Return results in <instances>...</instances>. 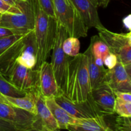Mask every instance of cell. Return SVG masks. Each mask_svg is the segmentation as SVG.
Listing matches in <instances>:
<instances>
[{
	"mask_svg": "<svg viewBox=\"0 0 131 131\" xmlns=\"http://www.w3.org/2000/svg\"><path fill=\"white\" fill-rule=\"evenodd\" d=\"M88 51L69 60L62 92L73 102H84L91 92L88 75Z\"/></svg>",
	"mask_w": 131,
	"mask_h": 131,
	"instance_id": "obj_1",
	"label": "cell"
},
{
	"mask_svg": "<svg viewBox=\"0 0 131 131\" xmlns=\"http://www.w3.org/2000/svg\"><path fill=\"white\" fill-rule=\"evenodd\" d=\"M35 10V26L33 31L37 47V62L35 69L47 61L52 51L56 38L57 22L49 16L40 6L38 0H31Z\"/></svg>",
	"mask_w": 131,
	"mask_h": 131,
	"instance_id": "obj_2",
	"label": "cell"
},
{
	"mask_svg": "<svg viewBox=\"0 0 131 131\" xmlns=\"http://www.w3.org/2000/svg\"><path fill=\"white\" fill-rule=\"evenodd\" d=\"M56 22L66 30L69 37H85L88 28L70 0H52Z\"/></svg>",
	"mask_w": 131,
	"mask_h": 131,
	"instance_id": "obj_3",
	"label": "cell"
},
{
	"mask_svg": "<svg viewBox=\"0 0 131 131\" xmlns=\"http://www.w3.org/2000/svg\"><path fill=\"white\" fill-rule=\"evenodd\" d=\"M99 37L108 47L110 52L116 55L124 66H131V33H118L104 26L97 28Z\"/></svg>",
	"mask_w": 131,
	"mask_h": 131,
	"instance_id": "obj_4",
	"label": "cell"
},
{
	"mask_svg": "<svg viewBox=\"0 0 131 131\" xmlns=\"http://www.w3.org/2000/svg\"><path fill=\"white\" fill-rule=\"evenodd\" d=\"M69 36L65 28L57 23L56 38L52 49L51 63L56 83L61 91L63 88L66 79L68 63L72 58L67 56L62 49L63 42Z\"/></svg>",
	"mask_w": 131,
	"mask_h": 131,
	"instance_id": "obj_5",
	"label": "cell"
},
{
	"mask_svg": "<svg viewBox=\"0 0 131 131\" xmlns=\"http://www.w3.org/2000/svg\"><path fill=\"white\" fill-rule=\"evenodd\" d=\"M0 118L24 131H37L42 124L37 115L0 101Z\"/></svg>",
	"mask_w": 131,
	"mask_h": 131,
	"instance_id": "obj_6",
	"label": "cell"
},
{
	"mask_svg": "<svg viewBox=\"0 0 131 131\" xmlns=\"http://www.w3.org/2000/svg\"><path fill=\"white\" fill-rule=\"evenodd\" d=\"M5 78L18 90L23 92H35L39 89V70L29 69L15 63Z\"/></svg>",
	"mask_w": 131,
	"mask_h": 131,
	"instance_id": "obj_7",
	"label": "cell"
},
{
	"mask_svg": "<svg viewBox=\"0 0 131 131\" xmlns=\"http://www.w3.org/2000/svg\"><path fill=\"white\" fill-rule=\"evenodd\" d=\"M20 12L1 14L0 26L25 31L33 30L35 15L31 0L20 3Z\"/></svg>",
	"mask_w": 131,
	"mask_h": 131,
	"instance_id": "obj_8",
	"label": "cell"
},
{
	"mask_svg": "<svg viewBox=\"0 0 131 131\" xmlns=\"http://www.w3.org/2000/svg\"><path fill=\"white\" fill-rule=\"evenodd\" d=\"M55 101L69 114L75 118H87L102 116L96 107L90 93L84 102H73L63 93L54 97Z\"/></svg>",
	"mask_w": 131,
	"mask_h": 131,
	"instance_id": "obj_9",
	"label": "cell"
},
{
	"mask_svg": "<svg viewBox=\"0 0 131 131\" xmlns=\"http://www.w3.org/2000/svg\"><path fill=\"white\" fill-rule=\"evenodd\" d=\"M105 81L114 92H130V66H124L118 61L113 69L107 70Z\"/></svg>",
	"mask_w": 131,
	"mask_h": 131,
	"instance_id": "obj_10",
	"label": "cell"
},
{
	"mask_svg": "<svg viewBox=\"0 0 131 131\" xmlns=\"http://www.w3.org/2000/svg\"><path fill=\"white\" fill-rule=\"evenodd\" d=\"M90 95L96 107L102 116H106L115 114V93L106 81L92 90Z\"/></svg>",
	"mask_w": 131,
	"mask_h": 131,
	"instance_id": "obj_11",
	"label": "cell"
},
{
	"mask_svg": "<svg viewBox=\"0 0 131 131\" xmlns=\"http://www.w3.org/2000/svg\"><path fill=\"white\" fill-rule=\"evenodd\" d=\"M38 69L39 70L40 92L43 97H54L63 93L58 86L51 63L44 61Z\"/></svg>",
	"mask_w": 131,
	"mask_h": 131,
	"instance_id": "obj_12",
	"label": "cell"
},
{
	"mask_svg": "<svg viewBox=\"0 0 131 131\" xmlns=\"http://www.w3.org/2000/svg\"><path fill=\"white\" fill-rule=\"evenodd\" d=\"M75 7L84 24L89 29L90 28H97L103 27L99 17L97 0H70Z\"/></svg>",
	"mask_w": 131,
	"mask_h": 131,
	"instance_id": "obj_13",
	"label": "cell"
},
{
	"mask_svg": "<svg viewBox=\"0 0 131 131\" xmlns=\"http://www.w3.org/2000/svg\"><path fill=\"white\" fill-rule=\"evenodd\" d=\"M45 102L57 122L60 130H67L68 125L76 123L78 118L73 117L60 105L58 104L53 97H44Z\"/></svg>",
	"mask_w": 131,
	"mask_h": 131,
	"instance_id": "obj_14",
	"label": "cell"
},
{
	"mask_svg": "<svg viewBox=\"0 0 131 131\" xmlns=\"http://www.w3.org/2000/svg\"><path fill=\"white\" fill-rule=\"evenodd\" d=\"M107 125L104 116L87 118H78L76 123L68 125L69 131H105Z\"/></svg>",
	"mask_w": 131,
	"mask_h": 131,
	"instance_id": "obj_15",
	"label": "cell"
},
{
	"mask_svg": "<svg viewBox=\"0 0 131 131\" xmlns=\"http://www.w3.org/2000/svg\"><path fill=\"white\" fill-rule=\"evenodd\" d=\"M39 91L35 92H28L24 97H12L3 95L1 102L17 108L24 110L37 115L36 99H37V93Z\"/></svg>",
	"mask_w": 131,
	"mask_h": 131,
	"instance_id": "obj_16",
	"label": "cell"
},
{
	"mask_svg": "<svg viewBox=\"0 0 131 131\" xmlns=\"http://www.w3.org/2000/svg\"><path fill=\"white\" fill-rule=\"evenodd\" d=\"M36 106L37 111V115L41 124L51 130H60L57 122L45 102L44 97L41 94L40 91L37 93Z\"/></svg>",
	"mask_w": 131,
	"mask_h": 131,
	"instance_id": "obj_17",
	"label": "cell"
},
{
	"mask_svg": "<svg viewBox=\"0 0 131 131\" xmlns=\"http://www.w3.org/2000/svg\"><path fill=\"white\" fill-rule=\"evenodd\" d=\"M88 51V75L91 91L101 85L105 81L106 72L104 67H100L95 61L94 57L91 51L90 46L87 48Z\"/></svg>",
	"mask_w": 131,
	"mask_h": 131,
	"instance_id": "obj_18",
	"label": "cell"
},
{
	"mask_svg": "<svg viewBox=\"0 0 131 131\" xmlns=\"http://www.w3.org/2000/svg\"><path fill=\"white\" fill-rule=\"evenodd\" d=\"M90 46L92 54L95 60H101L104 62L105 58L110 53L107 46L100 39L99 36H93L91 38Z\"/></svg>",
	"mask_w": 131,
	"mask_h": 131,
	"instance_id": "obj_19",
	"label": "cell"
},
{
	"mask_svg": "<svg viewBox=\"0 0 131 131\" xmlns=\"http://www.w3.org/2000/svg\"><path fill=\"white\" fill-rule=\"evenodd\" d=\"M0 93L6 97H24L26 92L18 90L5 77L0 74Z\"/></svg>",
	"mask_w": 131,
	"mask_h": 131,
	"instance_id": "obj_20",
	"label": "cell"
},
{
	"mask_svg": "<svg viewBox=\"0 0 131 131\" xmlns=\"http://www.w3.org/2000/svg\"><path fill=\"white\" fill-rule=\"evenodd\" d=\"M63 52L70 57H75L79 54L80 42L78 38L68 37L64 40L62 44Z\"/></svg>",
	"mask_w": 131,
	"mask_h": 131,
	"instance_id": "obj_21",
	"label": "cell"
},
{
	"mask_svg": "<svg viewBox=\"0 0 131 131\" xmlns=\"http://www.w3.org/2000/svg\"><path fill=\"white\" fill-rule=\"evenodd\" d=\"M16 62L26 68L35 69L37 62V54L22 49L21 52L17 58Z\"/></svg>",
	"mask_w": 131,
	"mask_h": 131,
	"instance_id": "obj_22",
	"label": "cell"
},
{
	"mask_svg": "<svg viewBox=\"0 0 131 131\" xmlns=\"http://www.w3.org/2000/svg\"><path fill=\"white\" fill-rule=\"evenodd\" d=\"M115 113L124 117H131V102H127L115 99Z\"/></svg>",
	"mask_w": 131,
	"mask_h": 131,
	"instance_id": "obj_23",
	"label": "cell"
},
{
	"mask_svg": "<svg viewBox=\"0 0 131 131\" xmlns=\"http://www.w3.org/2000/svg\"><path fill=\"white\" fill-rule=\"evenodd\" d=\"M26 33L22 35H15L9 36V37L0 38V55L4 51L8 49L9 47L13 46L14 43H15L17 42L20 40L21 38H23Z\"/></svg>",
	"mask_w": 131,
	"mask_h": 131,
	"instance_id": "obj_24",
	"label": "cell"
},
{
	"mask_svg": "<svg viewBox=\"0 0 131 131\" xmlns=\"http://www.w3.org/2000/svg\"><path fill=\"white\" fill-rule=\"evenodd\" d=\"M130 118L117 116L115 120L114 130L116 131H131Z\"/></svg>",
	"mask_w": 131,
	"mask_h": 131,
	"instance_id": "obj_25",
	"label": "cell"
},
{
	"mask_svg": "<svg viewBox=\"0 0 131 131\" xmlns=\"http://www.w3.org/2000/svg\"><path fill=\"white\" fill-rule=\"evenodd\" d=\"M20 3L18 4L17 6H12L7 3L3 0H0V13L4 14H16L21 12Z\"/></svg>",
	"mask_w": 131,
	"mask_h": 131,
	"instance_id": "obj_26",
	"label": "cell"
},
{
	"mask_svg": "<svg viewBox=\"0 0 131 131\" xmlns=\"http://www.w3.org/2000/svg\"><path fill=\"white\" fill-rule=\"evenodd\" d=\"M38 2L42 10L46 14L49 16L54 17L52 0H38Z\"/></svg>",
	"mask_w": 131,
	"mask_h": 131,
	"instance_id": "obj_27",
	"label": "cell"
},
{
	"mask_svg": "<svg viewBox=\"0 0 131 131\" xmlns=\"http://www.w3.org/2000/svg\"><path fill=\"white\" fill-rule=\"evenodd\" d=\"M0 129L5 131H24L14 124L0 118Z\"/></svg>",
	"mask_w": 131,
	"mask_h": 131,
	"instance_id": "obj_28",
	"label": "cell"
},
{
	"mask_svg": "<svg viewBox=\"0 0 131 131\" xmlns=\"http://www.w3.org/2000/svg\"><path fill=\"white\" fill-rule=\"evenodd\" d=\"M118 61V60L117 56L110 52L104 60V65L107 67V69H111L116 65Z\"/></svg>",
	"mask_w": 131,
	"mask_h": 131,
	"instance_id": "obj_29",
	"label": "cell"
},
{
	"mask_svg": "<svg viewBox=\"0 0 131 131\" xmlns=\"http://www.w3.org/2000/svg\"><path fill=\"white\" fill-rule=\"evenodd\" d=\"M115 99L127 102H131V93L128 92H114Z\"/></svg>",
	"mask_w": 131,
	"mask_h": 131,
	"instance_id": "obj_30",
	"label": "cell"
},
{
	"mask_svg": "<svg viewBox=\"0 0 131 131\" xmlns=\"http://www.w3.org/2000/svg\"><path fill=\"white\" fill-rule=\"evenodd\" d=\"M130 15H128L127 16L125 17L123 19L122 22L123 24H124V26L126 29H127V30H129V31H130L131 29V18H130Z\"/></svg>",
	"mask_w": 131,
	"mask_h": 131,
	"instance_id": "obj_31",
	"label": "cell"
},
{
	"mask_svg": "<svg viewBox=\"0 0 131 131\" xmlns=\"http://www.w3.org/2000/svg\"><path fill=\"white\" fill-rule=\"evenodd\" d=\"M3 1H5L6 3H7L10 4V5L17 6L19 3L24 2V1H26L27 0H3Z\"/></svg>",
	"mask_w": 131,
	"mask_h": 131,
	"instance_id": "obj_32",
	"label": "cell"
},
{
	"mask_svg": "<svg viewBox=\"0 0 131 131\" xmlns=\"http://www.w3.org/2000/svg\"><path fill=\"white\" fill-rule=\"evenodd\" d=\"M97 3H98V6L106 8L111 0H97Z\"/></svg>",
	"mask_w": 131,
	"mask_h": 131,
	"instance_id": "obj_33",
	"label": "cell"
},
{
	"mask_svg": "<svg viewBox=\"0 0 131 131\" xmlns=\"http://www.w3.org/2000/svg\"><path fill=\"white\" fill-rule=\"evenodd\" d=\"M37 131H56V130H51V129H49V128L46 127V126L44 125H41L40 127L37 130Z\"/></svg>",
	"mask_w": 131,
	"mask_h": 131,
	"instance_id": "obj_34",
	"label": "cell"
},
{
	"mask_svg": "<svg viewBox=\"0 0 131 131\" xmlns=\"http://www.w3.org/2000/svg\"><path fill=\"white\" fill-rule=\"evenodd\" d=\"M105 131H116V130H114V129H113L112 128L110 127V126H108V127H107V129H106V130H105Z\"/></svg>",
	"mask_w": 131,
	"mask_h": 131,
	"instance_id": "obj_35",
	"label": "cell"
},
{
	"mask_svg": "<svg viewBox=\"0 0 131 131\" xmlns=\"http://www.w3.org/2000/svg\"><path fill=\"white\" fill-rule=\"evenodd\" d=\"M2 95L1 94V93H0V101H1V100H2Z\"/></svg>",
	"mask_w": 131,
	"mask_h": 131,
	"instance_id": "obj_36",
	"label": "cell"
},
{
	"mask_svg": "<svg viewBox=\"0 0 131 131\" xmlns=\"http://www.w3.org/2000/svg\"><path fill=\"white\" fill-rule=\"evenodd\" d=\"M1 14L0 13V19H1Z\"/></svg>",
	"mask_w": 131,
	"mask_h": 131,
	"instance_id": "obj_37",
	"label": "cell"
},
{
	"mask_svg": "<svg viewBox=\"0 0 131 131\" xmlns=\"http://www.w3.org/2000/svg\"><path fill=\"white\" fill-rule=\"evenodd\" d=\"M0 131H5V130H1V129H0Z\"/></svg>",
	"mask_w": 131,
	"mask_h": 131,
	"instance_id": "obj_38",
	"label": "cell"
},
{
	"mask_svg": "<svg viewBox=\"0 0 131 131\" xmlns=\"http://www.w3.org/2000/svg\"><path fill=\"white\" fill-rule=\"evenodd\" d=\"M0 74H1V73H0Z\"/></svg>",
	"mask_w": 131,
	"mask_h": 131,
	"instance_id": "obj_39",
	"label": "cell"
}]
</instances>
